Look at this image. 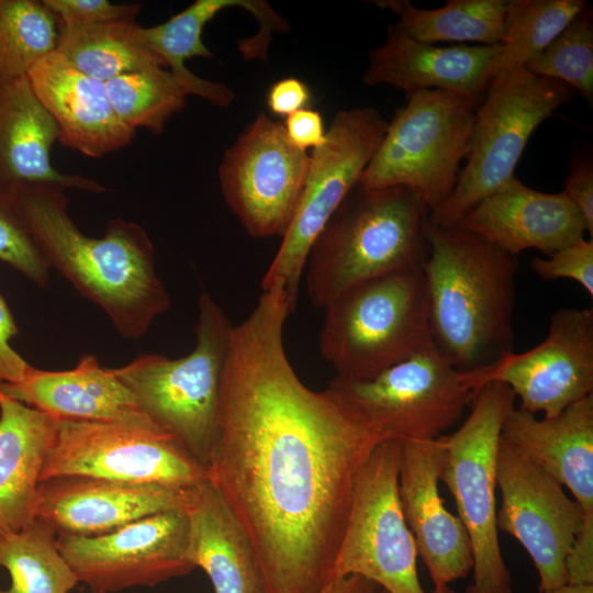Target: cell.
<instances>
[{
  "instance_id": "cell-25",
  "label": "cell",
  "mask_w": 593,
  "mask_h": 593,
  "mask_svg": "<svg viewBox=\"0 0 593 593\" xmlns=\"http://www.w3.org/2000/svg\"><path fill=\"white\" fill-rule=\"evenodd\" d=\"M234 7L247 10L259 23V32L246 40L248 47L258 55L267 54L273 32L289 31L288 22L262 0H195L167 21L142 27L146 44L164 59L187 94L221 108L235 100L234 91L222 82L194 75L186 67V60L213 57L202 41V31L219 12Z\"/></svg>"
},
{
  "instance_id": "cell-30",
  "label": "cell",
  "mask_w": 593,
  "mask_h": 593,
  "mask_svg": "<svg viewBox=\"0 0 593 593\" xmlns=\"http://www.w3.org/2000/svg\"><path fill=\"white\" fill-rule=\"evenodd\" d=\"M56 51L78 70L103 82L152 66L167 67L146 44L136 22L58 24Z\"/></svg>"
},
{
  "instance_id": "cell-44",
  "label": "cell",
  "mask_w": 593,
  "mask_h": 593,
  "mask_svg": "<svg viewBox=\"0 0 593 593\" xmlns=\"http://www.w3.org/2000/svg\"><path fill=\"white\" fill-rule=\"evenodd\" d=\"M545 593H593V584H564Z\"/></svg>"
},
{
  "instance_id": "cell-41",
  "label": "cell",
  "mask_w": 593,
  "mask_h": 593,
  "mask_svg": "<svg viewBox=\"0 0 593 593\" xmlns=\"http://www.w3.org/2000/svg\"><path fill=\"white\" fill-rule=\"evenodd\" d=\"M312 92L309 86L296 77H286L271 85L266 103L271 113L288 118L305 108H310Z\"/></svg>"
},
{
  "instance_id": "cell-32",
  "label": "cell",
  "mask_w": 593,
  "mask_h": 593,
  "mask_svg": "<svg viewBox=\"0 0 593 593\" xmlns=\"http://www.w3.org/2000/svg\"><path fill=\"white\" fill-rule=\"evenodd\" d=\"M585 0H510L491 82L522 69L586 7Z\"/></svg>"
},
{
  "instance_id": "cell-22",
  "label": "cell",
  "mask_w": 593,
  "mask_h": 593,
  "mask_svg": "<svg viewBox=\"0 0 593 593\" xmlns=\"http://www.w3.org/2000/svg\"><path fill=\"white\" fill-rule=\"evenodd\" d=\"M455 226L515 257L525 249L550 256L586 233L582 216L562 191L541 192L516 177L480 201Z\"/></svg>"
},
{
  "instance_id": "cell-6",
  "label": "cell",
  "mask_w": 593,
  "mask_h": 593,
  "mask_svg": "<svg viewBox=\"0 0 593 593\" xmlns=\"http://www.w3.org/2000/svg\"><path fill=\"white\" fill-rule=\"evenodd\" d=\"M324 310L320 351L338 377L371 378L433 342L423 270L366 281Z\"/></svg>"
},
{
  "instance_id": "cell-16",
  "label": "cell",
  "mask_w": 593,
  "mask_h": 593,
  "mask_svg": "<svg viewBox=\"0 0 593 593\" xmlns=\"http://www.w3.org/2000/svg\"><path fill=\"white\" fill-rule=\"evenodd\" d=\"M499 532L512 535L533 560L545 593L568 583L567 560L583 530V513L562 485L501 438L496 458Z\"/></svg>"
},
{
  "instance_id": "cell-27",
  "label": "cell",
  "mask_w": 593,
  "mask_h": 593,
  "mask_svg": "<svg viewBox=\"0 0 593 593\" xmlns=\"http://www.w3.org/2000/svg\"><path fill=\"white\" fill-rule=\"evenodd\" d=\"M56 421L0 392V535L37 517L38 485Z\"/></svg>"
},
{
  "instance_id": "cell-7",
  "label": "cell",
  "mask_w": 593,
  "mask_h": 593,
  "mask_svg": "<svg viewBox=\"0 0 593 593\" xmlns=\"http://www.w3.org/2000/svg\"><path fill=\"white\" fill-rule=\"evenodd\" d=\"M575 91L568 85L536 77L524 68L490 83L475 109L466 155L449 197L428 215L439 226H455L480 201L512 178L534 131Z\"/></svg>"
},
{
  "instance_id": "cell-12",
  "label": "cell",
  "mask_w": 593,
  "mask_h": 593,
  "mask_svg": "<svg viewBox=\"0 0 593 593\" xmlns=\"http://www.w3.org/2000/svg\"><path fill=\"white\" fill-rule=\"evenodd\" d=\"M401 446L398 439L382 440L359 469L334 580L357 574L388 593H456L426 592L419 583L417 549L399 499Z\"/></svg>"
},
{
  "instance_id": "cell-42",
  "label": "cell",
  "mask_w": 593,
  "mask_h": 593,
  "mask_svg": "<svg viewBox=\"0 0 593 593\" xmlns=\"http://www.w3.org/2000/svg\"><path fill=\"white\" fill-rule=\"evenodd\" d=\"M16 333L14 317L0 294V385L19 381L30 366L10 345Z\"/></svg>"
},
{
  "instance_id": "cell-17",
  "label": "cell",
  "mask_w": 593,
  "mask_h": 593,
  "mask_svg": "<svg viewBox=\"0 0 593 593\" xmlns=\"http://www.w3.org/2000/svg\"><path fill=\"white\" fill-rule=\"evenodd\" d=\"M478 390L484 383L506 384L521 409L544 418L558 416L593 394V310L555 311L546 338L534 348L510 353L489 369L469 373Z\"/></svg>"
},
{
  "instance_id": "cell-10",
  "label": "cell",
  "mask_w": 593,
  "mask_h": 593,
  "mask_svg": "<svg viewBox=\"0 0 593 593\" xmlns=\"http://www.w3.org/2000/svg\"><path fill=\"white\" fill-rule=\"evenodd\" d=\"M387 127L388 122L374 108L339 110L327 127L325 142L312 150L294 215L261 281L262 291L277 284L283 288L292 314L312 245L358 184Z\"/></svg>"
},
{
  "instance_id": "cell-34",
  "label": "cell",
  "mask_w": 593,
  "mask_h": 593,
  "mask_svg": "<svg viewBox=\"0 0 593 593\" xmlns=\"http://www.w3.org/2000/svg\"><path fill=\"white\" fill-rule=\"evenodd\" d=\"M58 23L43 1L0 0V79L26 76L56 51Z\"/></svg>"
},
{
  "instance_id": "cell-31",
  "label": "cell",
  "mask_w": 593,
  "mask_h": 593,
  "mask_svg": "<svg viewBox=\"0 0 593 593\" xmlns=\"http://www.w3.org/2000/svg\"><path fill=\"white\" fill-rule=\"evenodd\" d=\"M56 536L38 517L16 533L0 535V569L11 578V585L0 593H69L78 584Z\"/></svg>"
},
{
  "instance_id": "cell-5",
  "label": "cell",
  "mask_w": 593,
  "mask_h": 593,
  "mask_svg": "<svg viewBox=\"0 0 593 593\" xmlns=\"http://www.w3.org/2000/svg\"><path fill=\"white\" fill-rule=\"evenodd\" d=\"M233 324L202 291L195 345L180 358L147 354L112 368L139 411L206 468L219 437L222 379Z\"/></svg>"
},
{
  "instance_id": "cell-28",
  "label": "cell",
  "mask_w": 593,
  "mask_h": 593,
  "mask_svg": "<svg viewBox=\"0 0 593 593\" xmlns=\"http://www.w3.org/2000/svg\"><path fill=\"white\" fill-rule=\"evenodd\" d=\"M186 513L190 559L208 574L214 593H267L251 541L208 479L197 485Z\"/></svg>"
},
{
  "instance_id": "cell-19",
  "label": "cell",
  "mask_w": 593,
  "mask_h": 593,
  "mask_svg": "<svg viewBox=\"0 0 593 593\" xmlns=\"http://www.w3.org/2000/svg\"><path fill=\"white\" fill-rule=\"evenodd\" d=\"M401 443V510L434 589L444 590L467 577L473 563L467 530L459 517L445 507L439 492L446 446L441 436Z\"/></svg>"
},
{
  "instance_id": "cell-11",
  "label": "cell",
  "mask_w": 593,
  "mask_h": 593,
  "mask_svg": "<svg viewBox=\"0 0 593 593\" xmlns=\"http://www.w3.org/2000/svg\"><path fill=\"white\" fill-rule=\"evenodd\" d=\"M387 439L428 440L457 424L477 392L430 342L368 379L336 376L327 388Z\"/></svg>"
},
{
  "instance_id": "cell-39",
  "label": "cell",
  "mask_w": 593,
  "mask_h": 593,
  "mask_svg": "<svg viewBox=\"0 0 593 593\" xmlns=\"http://www.w3.org/2000/svg\"><path fill=\"white\" fill-rule=\"evenodd\" d=\"M562 192L582 216L586 233L593 236V161L592 153L573 155Z\"/></svg>"
},
{
  "instance_id": "cell-4",
  "label": "cell",
  "mask_w": 593,
  "mask_h": 593,
  "mask_svg": "<svg viewBox=\"0 0 593 593\" xmlns=\"http://www.w3.org/2000/svg\"><path fill=\"white\" fill-rule=\"evenodd\" d=\"M428 215V208L405 187L356 184L311 247L305 278L312 304L324 309L366 281L423 270L429 253Z\"/></svg>"
},
{
  "instance_id": "cell-33",
  "label": "cell",
  "mask_w": 593,
  "mask_h": 593,
  "mask_svg": "<svg viewBox=\"0 0 593 593\" xmlns=\"http://www.w3.org/2000/svg\"><path fill=\"white\" fill-rule=\"evenodd\" d=\"M119 119L130 128L164 132L167 121L187 105V92L172 74L152 66L105 82Z\"/></svg>"
},
{
  "instance_id": "cell-26",
  "label": "cell",
  "mask_w": 593,
  "mask_h": 593,
  "mask_svg": "<svg viewBox=\"0 0 593 593\" xmlns=\"http://www.w3.org/2000/svg\"><path fill=\"white\" fill-rule=\"evenodd\" d=\"M0 392L55 421H115L145 416L130 390L93 355H83L69 370L32 367ZM146 417V416H145Z\"/></svg>"
},
{
  "instance_id": "cell-37",
  "label": "cell",
  "mask_w": 593,
  "mask_h": 593,
  "mask_svg": "<svg viewBox=\"0 0 593 593\" xmlns=\"http://www.w3.org/2000/svg\"><path fill=\"white\" fill-rule=\"evenodd\" d=\"M532 270L542 280L571 279L593 296V239L582 238L546 258L532 260Z\"/></svg>"
},
{
  "instance_id": "cell-23",
  "label": "cell",
  "mask_w": 593,
  "mask_h": 593,
  "mask_svg": "<svg viewBox=\"0 0 593 593\" xmlns=\"http://www.w3.org/2000/svg\"><path fill=\"white\" fill-rule=\"evenodd\" d=\"M26 77L56 122L64 146L98 158L132 143L136 131L116 115L105 82L85 75L57 51L37 61Z\"/></svg>"
},
{
  "instance_id": "cell-38",
  "label": "cell",
  "mask_w": 593,
  "mask_h": 593,
  "mask_svg": "<svg viewBox=\"0 0 593 593\" xmlns=\"http://www.w3.org/2000/svg\"><path fill=\"white\" fill-rule=\"evenodd\" d=\"M65 27L112 22H136L142 4H114L108 0H43Z\"/></svg>"
},
{
  "instance_id": "cell-24",
  "label": "cell",
  "mask_w": 593,
  "mask_h": 593,
  "mask_svg": "<svg viewBox=\"0 0 593 593\" xmlns=\"http://www.w3.org/2000/svg\"><path fill=\"white\" fill-rule=\"evenodd\" d=\"M59 130L35 96L26 76L0 79V183L53 187L102 193L96 180L61 174L54 168L51 149Z\"/></svg>"
},
{
  "instance_id": "cell-2",
  "label": "cell",
  "mask_w": 593,
  "mask_h": 593,
  "mask_svg": "<svg viewBox=\"0 0 593 593\" xmlns=\"http://www.w3.org/2000/svg\"><path fill=\"white\" fill-rule=\"evenodd\" d=\"M12 190L49 268L98 305L122 337L141 338L168 311L170 298L156 270L153 243L137 223L115 217L103 237H89L71 220L63 189Z\"/></svg>"
},
{
  "instance_id": "cell-36",
  "label": "cell",
  "mask_w": 593,
  "mask_h": 593,
  "mask_svg": "<svg viewBox=\"0 0 593 593\" xmlns=\"http://www.w3.org/2000/svg\"><path fill=\"white\" fill-rule=\"evenodd\" d=\"M0 260L44 288L51 268L33 237L12 189L0 183Z\"/></svg>"
},
{
  "instance_id": "cell-43",
  "label": "cell",
  "mask_w": 593,
  "mask_h": 593,
  "mask_svg": "<svg viewBox=\"0 0 593 593\" xmlns=\"http://www.w3.org/2000/svg\"><path fill=\"white\" fill-rule=\"evenodd\" d=\"M379 585L361 575L350 574L331 582L317 593H373Z\"/></svg>"
},
{
  "instance_id": "cell-14",
  "label": "cell",
  "mask_w": 593,
  "mask_h": 593,
  "mask_svg": "<svg viewBox=\"0 0 593 593\" xmlns=\"http://www.w3.org/2000/svg\"><path fill=\"white\" fill-rule=\"evenodd\" d=\"M310 155L281 123L260 112L225 150L219 180L225 203L253 238L282 237L298 206Z\"/></svg>"
},
{
  "instance_id": "cell-21",
  "label": "cell",
  "mask_w": 593,
  "mask_h": 593,
  "mask_svg": "<svg viewBox=\"0 0 593 593\" xmlns=\"http://www.w3.org/2000/svg\"><path fill=\"white\" fill-rule=\"evenodd\" d=\"M497 45L439 46L417 41L396 23L390 24L385 42L369 52L363 75L367 86L390 85L407 94L445 90L478 104L489 89Z\"/></svg>"
},
{
  "instance_id": "cell-3",
  "label": "cell",
  "mask_w": 593,
  "mask_h": 593,
  "mask_svg": "<svg viewBox=\"0 0 593 593\" xmlns=\"http://www.w3.org/2000/svg\"><path fill=\"white\" fill-rule=\"evenodd\" d=\"M425 233L432 340L458 371H484L513 351L518 260L459 226L427 220Z\"/></svg>"
},
{
  "instance_id": "cell-40",
  "label": "cell",
  "mask_w": 593,
  "mask_h": 593,
  "mask_svg": "<svg viewBox=\"0 0 593 593\" xmlns=\"http://www.w3.org/2000/svg\"><path fill=\"white\" fill-rule=\"evenodd\" d=\"M282 126L290 143L305 152L318 148L326 138L324 119L317 110L311 108L289 115Z\"/></svg>"
},
{
  "instance_id": "cell-29",
  "label": "cell",
  "mask_w": 593,
  "mask_h": 593,
  "mask_svg": "<svg viewBox=\"0 0 593 593\" xmlns=\"http://www.w3.org/2000/svg\"><path fill=\"white\" fill-rule=\"evenodd\" d=\"M391 11L396 24L411 37L428 43L475 42L497 45L505 31L507 1L448 0L437 9H421L409 0L371 1Z\"/></svg>"
},
{
  "instance_id": "cell-45",
  "label": "cell",
  "mask_w": 593,
  "mask_h": 593,
  "mask_svg": "<svg viewBox=\"0 0 593 593\" xmlns=\"http://www.w3.org/2000/svg\"><path fill=\"white\" fill-rule=\"evenodd\" d=\"M373 593H388V592L381 588H378Z\"/></svg>"
},
{
  "instance_id": "cell-15",
  "label": "cell",
  "mask_w": 593,
  "mask_h": 593,
  "mask_svg": "<svg viewBox=\"0 0 593 593\" xmlns=\"http://www.w3.org/2000/svg\"><path fill=\"white\" fill-rule=\"evenodd\" d=\"M57 548L92 593L155 586L190 573L186 511L146 516L98 536L57 534Z\"/></svg>"
},
{
  "instance_id": "cell-18",
  "label": "cell",
  "mask_w": 593,
  "mask_h": 593,
  "mask_svg": "<svg viewBox=\"0 0 593 593\" xmlns=\"http://www.w3.org/2000/svg\"><path fill=\"white\" fill-rule=\"evenodd\" d=\"M501 438L572 493L584 527L567 560L568 583L593 584V394L552 418L514 407Z\"/></svg>"
},
{
  "instance_id": "cell-13",
  "label": "cell",
  "mask_w": 593,
  "mask_h": 593,
  "mask_svg": "<svg viewBox=\"0 0 593 593\" xmlns=\"http://www.w3.org/2000/svg\"><path fill=\"white\" fill-rule=\"evenodd\" d=\"M63 475L193 486L208 479L199 463L147 417L56 421L40 482Z\"/></svg>"
},
{
  "instance_id": "cell-1",
  "label": "cell",
  "mask_w": 593,
  "mask_h": 593,
  "mask_svg": "<svg viewBox=\"0 0 593 593\" xmlns=\"http://www.w3.org/2000/svg\"><path fill=\"white\" fill-rule=\"evenodd\" d=\"M291 314L275 286L233 325L206 477L251 541L267 593H317L334 581L357 473L387 438L300 380L283 344Z\"/></svg>"
},
{
  "instance_id": "cell-8",
  "label": "cell",
  "mask_w": 593,
  "mask_h": 593,
  "mask_svg": "<svg viewBox=\"0 0 593 593\" xmlns=\"http://www.w3.org/2000/svg\"><path fill=\"white\" fill-rule=\"evenodd\" d=\"M478 105L445 90L407 94L358 183L366 189L405 187L430 213L456 186Z\"/></svg>"
},
{
  "instance_id": "cell-20",
  "label": "cell",
  "mask_w": 593,
  "mask_h": 593,
  "mask_svg": "<svg viewBox=\"0 0 593 593\" xmlns=\"http://www.w3.org/2000/svg\"><path fill=\"white\" fill-rule=\"evenodd\" d=\"M197 485L55 477L40 482L37 517L56 534L98 536L157 513L187 511Z\"/></svg>"
},
{
  "instance_id": "cell-35",
  "label": "cell",
  "mask_w": 593,
  "mask_h": 593,
  "mask_svg": "<svg viewBox=\"0 0 593 593\" xmlns=\"http://www.w3.org/2000/svg\"><path fill=\"white\" fill-rule=\"evenodd\" d=\"M524 69L533 76L561 81L592 108L593 13L588 5Z\"/></svg>"
},
{
  "instance_id": "cell-9",
  "label": "cell",
  "mask_w": 593,
  "mask_h": 593,
  "mask_svg": "<svg viewBox=\"0 0 593 593\" xmlns=\"http://www.w3.org/2000/svg\"><path fill=\"white\" fill-rule=\"evenodd\" d=\"M515 395L504 383L480 387L470 413L450 435H441L446 462L440 481L449 489L472 551V583L465 593H512L496 526V458L503 423Z\"/></svg>"
}]
</instances>
